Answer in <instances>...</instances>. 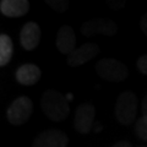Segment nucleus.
<instances>
[{
  "instance_id": "9",
  "label": "nucleus",
  "mask_w": 147,
  "mask_h": 147,
  "mask_svg": "<svg viewBox=\"0 0 147 147\" xmlns=\"http://www.w3.org/2000/svg\"><path fill=\"white\" fill-rule=\"evenodd\" d=\"M40 37H42V32H40L39 26L36 22H27L21 28V33H20L21 45L26 50H33L38 47L40 42Z\"/></svg>"
},
{
  "instance_id": "4",
  "label": "nucleus",
  "mask_w": 147,
  "mask_h": 147,
  "mask_svg": "<svg viewBox=\"0 0 147 147\" xmlns=\"http://www.w3.org/2000/svg\"><path fill=\"white\" fill-rule=\"evenodd\" d=\"M32 112H33V103L26 96H20L12 100V103L7 108V120L11 125H22L27 123Z\"/></svg>"
},
{
  "instance_id": "16",
  "label": "nucleus",
  "mask_w": 147,
  "mask_h": 147,
  "mask_svg": "<svg viewBox=\"0 0 147 147\" xmlns=\"http://www.w3.org/2000/svg\"><path fill=\"white\" fill-rule=\"evenodd\" d=\"M137 69L141 74L147 76V54H144L137 60Z\"/></svg>"
},
{
  "instance_id": "1",
  "label": "nucleus",
  "mask_w": 147,
  "mask_h": 147,
  "mask_svg": "<svg viewBox=\"0 0 147 147\" xmlns=\"http://www.w3.org/2000/svg\"><path fill=\"white\" fill-rule=\"evenodd\" d=\"M40 108L53 121H61L70 115V107L65 96L57 90H47L40 99Z\"/></svg>"
},
{
  "instance_id": "5",
  "label": "nucleus",
  "mask_w": 147,
  "mask_h": 147,
  "mask_svg": "<svg viewBox=\"0 0 147 147\" xmlns=\"http://www.w3.org/2000/svg\"><path fill=\"white\" fill-rule=\"evenodd\" d=\"M118 31V25L109 18L98 17L87 21L81 27V33L85 37L93 36H113Z\"/></svg>"
},
{
  "instance_id": "15",
  "label": "nucleus",
  "mask_w": 147,
  "mask_h": 147,
  "mask_svg": "<svg viewBox=\"0 0 147 147\" xmlns=\"http://www.w3.org/2000/svg\"><path fill=\"white\" fill-rule=\"evenodd\" d=\"M45 3L50 9H53L57 12H64L69 7V3L65 0H47Z\"/></svg>"
},
{
  "instance_id": "3",
  "label": "nucleus",
  "mask_w": 147,
  "mask_h": 147,
  "mask_svg": "<svg viewBox=\"0 0 147 147\" xmlns=\"http://www.w3.org/2000/svg\"><path fill=\"white\" fill-rule=\"evenodd\" d=\"M96 71L100 79L109 82H121L129 75V70L125 64L112 58L99 60L96 64Z\"/></svg>"
},
{
  "instance_id": "11",
  "label": "nucleus",
  "mask_w": 147,
  "mask_h": 147,
  "mask_svg": "<svg viewBox=\"0 0 147 147\" xmlns=\"http://www.w3.org/2000/svg\"><path fill=\"white\" fill-rule=\"evenodd\" d=\"M42 76L40 69L34 64H24L16 70V80L24 86H33Z\"/></svg>"
},
{
  "instance_id": "8",
  "label": "nucleus",
  "mask_w": 147,
  "mask_h": 147,
  "mask_svg": "<svg viewBox=\"0 0 147 147\" xmlns=\"http://www.w3.org/2000/svg\"><path fill=\"white\" fill-rule=\"evenodd\" d=\"M67 144L69 137L65 132L55 129H48L36 137L32 147H66Z\"/></svg>"
},
{
  "instance_id": "19",
  "label": "nucleus",
  "mask_w": 147,
  "mask_h": 147,
  "mask_svg": "<svg viewBox=\"0 0 147 147\" xmlns=\"http://www.w3.org/2000/svg\"><path fill=\"white\" fill-rule=\"evenodd\" d=\"M142 115H147V93L142 100Z\"/></svg>"
},
{
  "instance_id": "10",
  "label": "nucleus",
  "mask_w": 147,
  "mask_h": 147,
  "mask_svg": "<svg viewBox=\"0 0 147 147\" xmlns=\"http://www.w3.org/2000/svg\"><path fill=\"white\" fill-rule=\"evenodd\" d=\"M55 45L59 52L66 55H70L76 49V36L70 26L64 25L60 27L55 39Z\"/></svg>"
},
{
  "instance_id": "7",
  "label": "nucleus",
  "mask_w": 147,
  "mask_h": 147,
  "mask_svg": "<svg viewBox=\"0 0 147 147\" xmlns=\"http://www.w3.org/2000/svg\"><path fill=\"white\" fill-rule=\"evenodd\" d=\"M98 52H99V47L97 43H85L81 47L76 48L70 55H67L66 63L71 67L81 66L92 60L98 54Z\"/></svg>"
},
{
  "instance_id": "2",
  "label": "nucleus",
  "mask_w": 147,
  "mask_h": 147,
  "mask_svg": "<svg viewBox=\"0 0 147 147\" xmlns=\"http://www.w3.org/2000/svg\"><path fill=\"white\" fill-rule=\"evenodd\" d=\"M115 117L124 126H130L135 121L137 113V98L131 91H124L117 99Z\"/></svg>"
},
{
  "instance_id": "17",
  "label": "nucleus",
  "mask_w": 147,
  "mask_h": 147,
  "mask_svg": "<svg viewBox=\"0 0 147 147\" xmlns=\"http://www.w3.org/2000/svg\"><path fill=\"white\" fill-rule=\"evenodd\" d=\"M140 27H141L142 32H144V33L147 36V12L141 17V20H140Z\"/></svg>"
},
{
  "instance_id": "13",
  "label": "nucleus",
  "mask_w": 147,
  "mask_h": 147,
  "mask_svg": "<svg viewBox=\"0 0 147 147\" xmlns=\"http://www.w3.org/2000/svg\"><path fill=\"white\" fill-rule=\"evenodd\" d=\"M13 54L12 39L7 34L3 33L0 36V66L4 67L10 63Z\"/></svg>"
},
{
  "instance_id": "14",
  "label": "nucleus",
  "mask_w": 147,
  "mask_h": 147,
  "mask_svg": "<svg viewBox=\"0 0 147 147\" xmlns=\"http://www.w3.org/2000/svg\"><path fill=\"white\" fill-rule=\"evenodd\" d=\"M135 135L141 141L147 142V115H142L135 125Z\"/></svg>"
},
{
  "instance_id": "12",
  "label": "nucleus",
  "mask_w": 147,
  "mask_h": 147,
  "mask_svg": "<svg viewBox=\"0 0 147 147\" xmlns=\"http://www.w3.org/2000/svg\"><path fill=\"white\" fill-rule=\"evenodd\" d=\"M30 3L27 0H3L0 3V11L6 17H21L27 13Z\"/></svg>"
},
{
  "instance_id": "6",
  "label": "nucleus",
  "mask_w": 147,
  "mask_h": 147,
  "mask_svg": "<svg viewBox=\"0 0 147 147\" xmlns=\"http://www.w3.org/2000/svg\"><path fill=\"white\" fill-rule=\"evenodd\" d=\"M96 117V108L91 103H82L75 110L74 125L77 132L87 135L93 127V121Z\"/></svg>"
},
{
  "instance_id": "18",
  "label": "nucleus",
  "mask_w": 147,
  "mask_h": 147,
  "mask_svg": "<svg viewBox=\"0 0 147 147\" xmlns=\"http://www.w3.org/2000/svg\"><path fill=\"white\" fill-rule=\"evenodd\" d=\"M112 147H132V145L127 140H121V141H118L117 144H114Z\"/></svg>"
},
{
  "instance_id": "20",
  "label": "nucleus",
  "mask_w": 147,
  "mask_h": 147,
  "mask_svg": "<svg viewBox=\"0 0 147 147\" xmlns=\"http://www.w3.org/2000/svg\"><path fill=\"white\" fill-rule=\"evenodd\" d=\"M139 147H147V146H139Z\"/></svg>"
}]
</instances>
